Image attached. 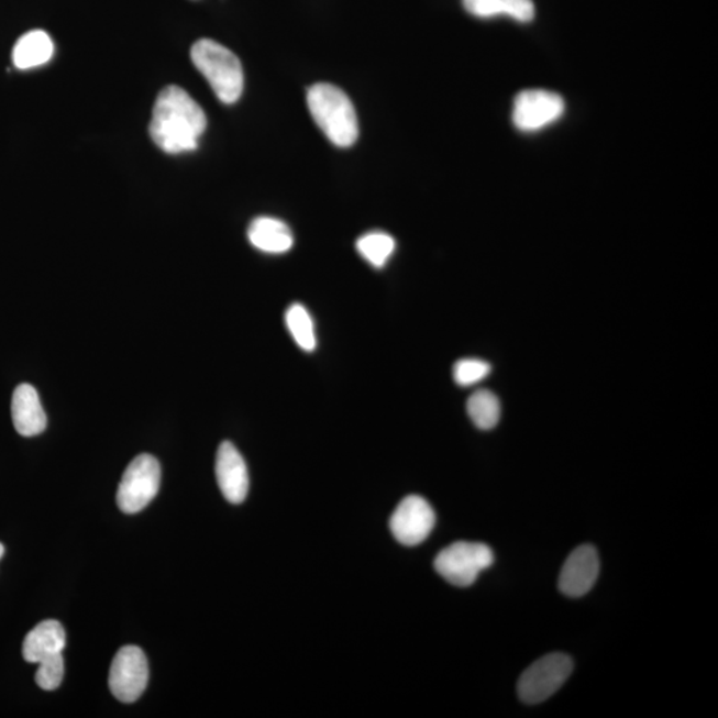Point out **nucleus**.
Here are the masks:
<instances>
[{"label": "nucleus", "instance_id": "6", "mask_svg": "<svg viewBox=\"0 0 718 718\" xmlns=\"http://www.w3.org/2000/svg\"><path fill=\"white\" fill-rule=\"evenodd\" d=\"M572 670L574 662L564 653H551L539 659L519 678L520 700L529 705L549 700L567 682Z\"/></svg>", "mask_w": 718, "mask_h": 718}, {"label": "nucleus", "instance_id": "17", "mask_svg": "<svg viewBox=\"0 0 718 718\" xmlns=\"http://www.w3.org/2000/svg\"><path fill=\"white\" fill-rule=\"evenodd\" d=\"M291 339L305 352H313L317 346L314 322L309 310L301 303L290 305L285 314Z\"/></svg>", "mask_w": 718, "mask_h": 718}, {"label": "nucleus", "instance_id": "11", "mask_svg": "<svg viewBox=\"0 0 718 718\" xmlns=\"http://www.w3.org/2000/svg\"><path fill=\"white\" fill-rule=\"evenodd\" d=\"M216 478L229 504H243L250 491V474L243 455L231 442L220 444L216 456Z\"/></svg>", "mask_w": 718, "mask_h": 718}, {"label": "nucleus", "instance_id": "13", "mask_svg": "<svg viewBox=\"0 0 718 718\" xmlns=\"http://www.w3.org/2000/svg\"><path fill=\"white\" fill-rule=\"evenodd\" d=\"M66 647L65 628L56 620L42 621L24 639L23 658L25 662L40 664Z\"/></svg>", "mask_w": 718, "mask_h": 718}, {"label": "nucleus", "instance_id": "15", "mask_svg": "<svg viewBox=\"0 0 718 718\" xmlns=\"http://www.w3.org/2000/svg\"><path fill=\"white\" fill-rule=\"evenodd\" d=\"M468 14L482 19L507 16L519 23H530L535 18L532 0H462Z\"/></svg>", "mask_w": 718, "mask_h": 718}, {"label": "nucleus", "instance_id": "10", "mask_svg": "<svg viewBox=\"0 0 718 718\" xmlns=\"http://www.w3.org/2000/svg\"><path fill=\"white\" fill-rule=\"evenodd\" d=\"M600 561L594 545L583 544L565 561L559 576V589L568 597H582L593 589L599 576Z\"/></svg>", "mask_w": 718, "mask_h": 718}, {"label": "nucleus", "instance_id": "20", "mask_svg": "<svg viewBox=\"0 0 718 718\" xmlns=\"http://www.w3.org/2000/svg\"><path fill=\"white\" fill-rule=\"evenodd\" d=\"M490 373V364H487L486 361L476 358H465L457 361L453 372L455 383L463 387L479 384L480 380L488 377V374Z\"/></svg>", "mask_w": 718, "mask_h": 718}, {"label": "nucleus", "instance_id": "12", "mask_svg": "<svg viewBox=\"0 0 718 718\" xmlns=\"http://www.w3.org/2000/svg\"><path fill=\"white\" fill-rule=\"evenodd\" d=\"M11 416L14 428L22 437H36L47 428L40 394L34 386L19 385L12 394Z\"/></svg>", "mask_w": 718, "mask_h": 718}, {"label": "nucleus", "instance_id": "21", "mask_svg": "<svg viewBox=\"0 0 718 718\" xmlns=\"http://www.w3.org/2000/svg\"><path fill=\"white\" fill-rule=\"evenodd\" d=\"M63 677H65V660L59 653L40 663L35 682L44 691H55L59 688Z\"/></svg>", "mask_w": 718, "mask_h": 718}, {"label": "nucleus", "instance_id": "14", "mask_svg": "<svg viewBox=\"0 0 718 718\" xmlns=\"http://www.w3.org/2000/svg\"><path fill=\"white\" fill-rule=\"evenodd\" d=\"M247 239L256 250L269 254L289 252L295 244L294 233L288 224L275 218L254 219L247 228Z\"/></svg>", "mask_w": 718, "mask_h": 718}, {"label": "nucleus", "instance_id": "7", "mask_svg": "<svg viewBox=\"0 0 718 718\" xmlns=\"http://www.w3.org/2000/svg\"><path fill=\"white\" fill-rule=\"evenodd\" d=\"M147 658L139 647H124L114 656L110 671V688L122 703H135L147 688Z\"/></svg>", "mask_w": 718, "mask_h": 718}, {"label": "nucleus", "instance_id": "9", "mask_svg": "<svg viewBox=\"0 0 718 718\" xmlns=\"http://www.w3.org/2000/svg\"><path fill=\"white\" fill-rule=\"evenodd\" d=\"M435 526V512L429 501L418 495L405 498L390 519V530L400 544L418 545L429 538Z\"/></svg>", "mask_w": 718, "mask_h": 718}, {"label": "nucleus", "instance_id": "22", "mask_svg": "<svg viewBox=\"0 0 718 718\" xmlns=\"http://www.w3.org/2000/svg\"><path fill=\"white\" fill-rule=\"evenodd\" d=\"M3 554H4V548L3 544L0 543V559H2Z\"/></svg>", "mask_w": 718, "mask_h": 718}, {"label": "nucleus", "instance_id": "3", "mask_svg": "<svg viewBox=\"0 0 718 718\" xmlns=\"http://www.w3.org/2000/svg\"><path fill=\"white\" fill-rule=\"evenodd\" d=\"M194 65L205 75L216 97L222 103L233 104L244 91L243 66L236 55L220 43L201 40L190 49Z\"/></svg>", "mask_w": 718, "mask_h": 718}, {"label": "nucleus", "instance_id": "5", "mask_svg": "<svg viewBox=\"0 0 718 718\" xmlns=\"http://www.w3.org/2000/svg\"><path fill=\"white\" fill-rule=\"evenodd\" d=\"M162 482L161 463L155 456L142 454L126 467L117 495L118 506L125 513L144 510L155 499Z\"/></svg>", "mask_w": 718, "mask_h": 718}, {"label": "nucleus", "instance_id": "8", "mask_svg": "<svg viewBox=\"0 0 718 718\" xmlns=\"http://www.w3.org/2000/svg\"><path fill=\"white\" fill-rule=\"evenodd\" d=\"M564 110L561 95L545 90H527L515 98L512 122L519 131L537 132L557 122Z\"/></svg>", "mask_w": 718, "mask_h": 718}, {"label": "nucleus", "instance_id": "18", "mask_svg": "<svg viewBox=\"0 0 718 718\" xmlns=\"http://www.w3.org/2000/svg\"><path fill=\"white\" fill-rule=\"evenodd\" d=\"M500 402L493 391L478 390L467 400L468 417L480 430H491L499 423Z\"/></svg>", "mask_w": 718, "mask_h": 718}, {"label": "nucleus", "instance_id": "2", "mask_svg": "<svg viewBox=\"0 0 718 718\" xmlns=\"http://www.w3.org/2000/svg\"><path fill=\"white\" fill-rule=\"evenodd\" d=\"M308 107L317 125L336 147H351L358 139V118L347 95L320 82L309 88Z\"/></svg>", "mask_w": 718, "mask_h": 718}, {"label": "nucleus", "instance_id": "19", "mask_svg": "<svg viewBox=\"0 0 718 718\" xmlns=\"http://www.w3.org/2000/svg\"><path fill=\"white\" fill-rule=\"evenodd\" d=\"M357 251L374 268L380 269L396 251V240L385 232H371L357 241Z\"/></svg>", "mask_w": 718, "mask_h": 718}, {"label": "nucleus", "instance_id": "16", "mask_svg": "<svg viewBox=\"0 0 718 718\" xmlns=\"http://www.w3.org/2000/svg\"><path fill=\"white\" fill-rule=\"evenodd\" d=\"M54 55V43L44 31L35 30L24 34L12 49V62L19 69L46 65Z\"/></svg>", "mask_w": 718, "mask_h": 718}, {"label": "nucleus", "instance_id": "1", "mask_svg": "<svg viewBox=\"0 0 718 718\" xmlns=\"http://www.w3.org/2000/svg\"><path fill=\"white\" fill-rule=\"evenodd\" d=\"M207 129V117L187 91L169 86L158 93L150 135L158 148L176 155L195 151Z\"/></svg>", "mask_w": 718, "mask_h": 718}, {"label": "nucleus", "instance_id": "4", "mask_svg": "<svg viewBox=\"0 0 718 718\" xmlns=\"http://www.w3.org/2000/svg\"><path fill=\"white\" fill-rule=\"evenodd\" d=\"M493 550L483 543L456 542L438 554L434 567L444 581L456 587H470L482 571L491 567Z\"/></svg>", "mask_w": 718, "mask_h": 718}]
</instances>
